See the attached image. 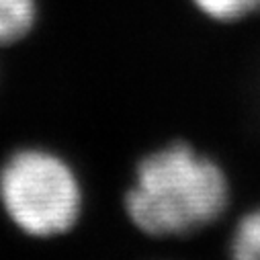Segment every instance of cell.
I'll return each instance as SVG.
<instances>
[{
	"label": "cell",
	"instance_id": "1",
	"mask_svg": "<svg viewBox=\"0 0 260 260\" xmlns=\"http://www.w3.org/2000/svg\"><path fill=\"white\" fill-rule=\"evenodd\" d=\"M123 207L144 236L184 240L230 213L232 182L215 156L174 138L136 162Z\"/></svg>",
	"mask_w": 260,
	"mask_h": 260
},
{
	"label": "cell",
	"instance_id": "2",
	"mask_svg": "<svg viewBox=\"0 0 260 260\" xmlns=\"http://www.w3.org/2000/svg\"><path fill=\"white\" fill-rule=\"evenodd\" d=\"M0 199L33 238H57L78 225L84 192L76 170L47 150H23L0 170Z\"/></svg>",
	"mask_w": 260,
	"mask_h": 260
},
{
	"label": "cell",
	"instance_id": "3",
	"mask_svg": "<svg viewBox=\"0 0 260 260\" xmlns=\"http://www.w3.org/2000/svg\"><path fill=\"white\" fill-rule=\"evenodd\" d=\"M228 260H260V205L232 215Z\"/></svg>",
	"mask_w": 260,
	"mask_h": 260
},
{
	"label": "cell",
	"instance_id": "4",
	"mask_svg": "<svg viewBox=\"0 0 260 260\" xmlns=\"http://www.w3.org/2000/svg\"><path fill=\"white\" fill-rule=\"evenodd\" d=\"M37 15V0H0V45L27 37L35 27Z\"/></svg>",
	"mask_w": 260,
	"mask_h": 260
},
{
	"label": "cell",
	"instance_id": "5",
	"mask_svg": "<svg viewBox=\"0 0 260 260\" xmlns=\"http://www.w3.org/2000/svg\"><path fill=\"white\" fill-rule=\"evenodd\" d=\"M192 9L219 25L242 23L260 13V0H188Z\"/></svg>",
	"mask_w": 260,
	"mask_h": 260
}]
</instances>
